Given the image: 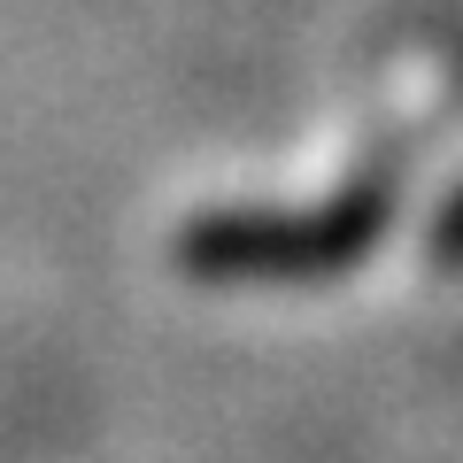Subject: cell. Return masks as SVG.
Here are the masks:
<instances>
[{
  "label": "cell",
  "instance_id": "7a4b0ae2",
  "mask_svg": "<svg viewBox=\"0 0 463 463\" xmlns=\"http://www.w3.org/2000/svg\"><path fill=\"white\" fill-rule=\"evenodd\" d=\"M425 248H432V263H463V185L440 201V216H432V240H425Z\"/></svg>",
  "mask_w": 463,
  "mask_h": 463
},
{
  "label": "cell",
  "instance_id": "6da1fadb",
  "mask_svg": "<svg viewBox=\"0 0 463 463\" xmlns=\"http://www.w3.org/2000/svg\"><path fill=\"white\" fill-rule=\"evenodd\" d=\"M386 185H355L317 209H209L178 232V263L194 279H325L379 248Z\"/></svg>",
  "mask_w": 463,
  "mask_h": 463
}]
</instances>
